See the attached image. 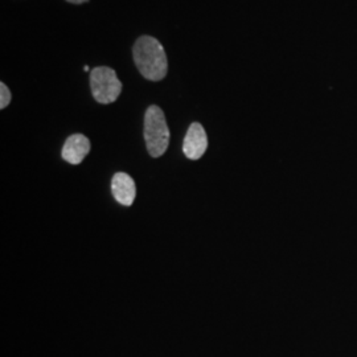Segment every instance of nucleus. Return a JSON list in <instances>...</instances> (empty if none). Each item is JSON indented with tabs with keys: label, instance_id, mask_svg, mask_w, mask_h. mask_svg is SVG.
Returning a JSON list of instances; mask_svg holds the SVG:
<instances>
[{
	"label": "nucleus",
	"instance_id": "f257e3e1",
	"mask_svg": "<svg viewBox=\"0 0 357 357\" xmlns=\"http://www.w3.org/2000/svg\"><path fill=\"white\" fill-rule=\"evenodd\" d=\"M134 61L142 76L150 81H162L168 72V61L163 45L153 36H141L132 48Z\"/></svg>",
	"mask_w": 357,
	"mask_h": 357
},
{
	"label": "nucleus",
	"instance_id": "f03ea898",
	"mask_svg": "<svg viewBox=\"0 0 357 357\" xmlns=\"http://www.w3.org/2000/svg\"><path fill=\"white\" fill-rule=\"evenodd\" d=\"M144 139L149 153L153 158H160L166 153L169 144V128L167 126L163 110L153 105L144 115Z\"/></svg>",
	"mask_w": 357,
	"mask_h": 357
},
{
	"label": "nucleus",
	"instance_id": "7ed1b4c3",
	"mask_svg": "<svg viewBox=\"0 0 357 357\" xmlns=\"http://www.w3.org/2000/svg\"><path fill=\"white\" fill-rule=\"evenodd\" d=\"M90 88L97 102L109 105L118 100L123 86L114 69L109 66H97L90 72Z\"/></svg>",
	"mask_w": 357,
	"mask_h": 357
},
{
	"label": "nucleus",
	"instance_id": "20e7f679",
	"mask_svg": "<svg viewBox=\"0 0 357 357\" xmlns=\"http://www.w3.org/2000/svg\"><path fill=\"white\" fill-rule=\"evenodd\" d=\"M206 149L208 137L204 128L197 122L192 123L183 142V153L191 160H199L204 155Z\"/></svg>",
	"mask_w": 357,
	"mask_h": 357
},
{
	"label": "nucleus",
	"instance_id": "39448f33",
	"mask_svg": "<svg viewBox=\"0 0 357 357\" xmlns=\"http://www.w3.org/2000/svg\"><path fill=\"white\" fill-rule=\"evenodd\" d=\"M90 153V141L82 134L70 135L63 147V159L70 165H79Z\"/></svg>",
	"mask_w": 357,
	"mask_h": 357
},
{
	"label": "nucleus",
	"instance_id": "423d86ee",
	"mask_svg": "<svg viewBox=\"0 0 357 357\" xmlns=\"http://www.w3.org/2000/svg\"><path fill=\"white\" fill-rule=\"evenodd\" d=\"M112 192H113L115 200L119 204L130 206V205H132L135 200V196H137L135 181L128 174L118 172V174H115L112 180Z\"/></svg>",
	"mask_w": 357,
	"mask_h": 357
},
{
	"label": "nucleus",
	"instance_id": "0eeeda50",
	"mask_svg": "<svg viewBox=\"0 0 357 357\" xmlns=\"http://www.w3.org/2000/svg\"><path fill=\"white\" fill-rule=\"evenodd\" d=\"M11 102V91L4 82H0V109H6Z\"/></svg>",
	"mask_w": 357,
	"mask_h": 357
},
{
	"label": "nucleus",
	"instance_id": "6e6552de",
	"mask_svg": "<svg viewBox=\"0 0 357 357\" xmlns=\"http://www.w3.org/2000/svg\"><path fill=\"white\" fill-rule=\"evenodd\" d=\"M68 3H72V4H82V3H86L89 0H66Z\"/></svg>",
	"mask_w": 357,
	"mask_h": 357
}]
</instances>
